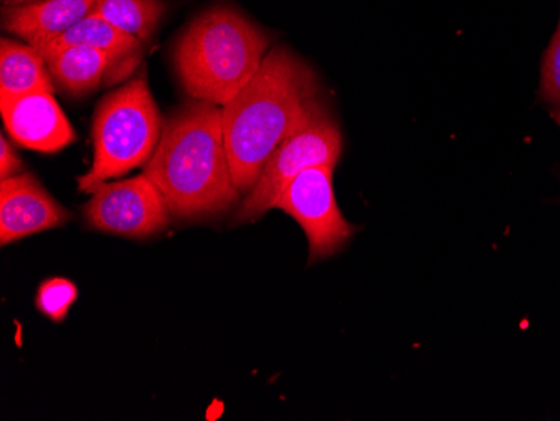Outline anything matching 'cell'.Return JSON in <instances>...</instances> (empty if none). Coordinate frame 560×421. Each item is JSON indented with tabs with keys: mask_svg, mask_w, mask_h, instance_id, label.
I'll use <instances>...</instances> for the list:
<instances>
[{
	"mask_svg": "<svg viewBox=\"0 0 560 421\" xmlns=\"http://www.w3.org/2000/svg\"><path fill=\"white\" fill-rule=\"evenodd\" d=\"M78 288L69 279L52 278L44 281L36 292V307L55 323H62L78 300Z\"/></svg>",
	"mask_w": 560,
	"mask_h": 421,
	"instance_id": "15",
	"label": "cell"
},
{
	"mask_svg": "<svg viewBox=\"0 0 560 421\" xmlns=\"http://www.w3.org/2000/svg\"><path fill=\"white\" fill-rule=\"evenodd\" d=\"M316 72L288 47H273L252 78L222 108L223 137L242 195L256 185L264 165L314 103Z\"/></svg>",
	"mask_w": 560,
	"mask_h": 421,
	"instance_id": "2",
	"label": "cell"
},
{
	"mask_svg": "<svg viewBox=\"0 0 560 421\" xmlns=\"http://www.w3.org/2000/svg\"><path fill=\"white\" fill-rule=\"evenodd\" d=\"M71 213L33 173L0 180V244L9 245L40 232L62 227Z\"/></svg>",
	"mask_w": 560,
	"mask_h": 421,
	"instance_id": "8",
	"label": "cell"
},
{
	"mask_svg": "<svg viewBox=\"0 0 560 421\" xmlns=\"http://www.w3.org/2000/svg\"><path fill=\"white\" fill-rule=\"evenodd\" d=\"M84 219L94 231L141 241L166 231L172 213L155 184L141 173L101 184L84 206Z\"/></svg>",
	"mask_w": 560,
	"mask_h": 421,
	"instance_id": "7",
	"label": "cell"
},
{
	"mask_svg": "<svg viewBox=\"0 0 560 421\" xmlns=\"http://www.w3.org/2000/svg\"><path fill=\"white\" fill-rule=\"evenodd\" d=\"M162 130L163 119L147 78L128 81L106 94L96 106L91 125L93 163L78 178V188L93 194L101 184L147 165Z\"/></svg>",
	"mask_w": 560,
	"mask_h": 421,
	"instance_id": "4",
	"label": "cell"
},
{
	"mask_svg": "<svg viewBox=\"0 0 560 421\" xmlns=\"http://www.w3.org/2000/svg\"><path fill=\"white\" fill-rule=\"evenodd\" d=\"M24 163L19 159L12 144L9 143L8 137H0V180L21 175Z\"/></svg>",
	"mask_w": 560,
	"mask_h": 421,
	"instance_id": "17",
	"label": "cell"
},
{
	"mask_svg": "<svg viewBox=\"0 0 560 421\" xmlns=\"http://www.w3.org/2000/svg\"><path fill=\"white\" fill-rule=\"evenodd\" d=\"M341 153V128L319 100L269 156L256 185L244 195L237 222L259 220L276 209L280 194L299 173L311 166H336Z\"/></svg>",
	"mask_w": 560,
	"mask_h": 421,
	"instance_id": "5",
	"label": "cell"
},
{
	"mask_svg": "<svg viewBox=\"0 0 560 421\" xmlns=\"http://www.w3.org/2000/svg\"><path fill=\"white\" fill-rule=\"evenodd\" d=\"M55 86L72 97L94 93L103 81H115V65L106 52L88 46H68L40 51Z\"/></svg>",
	"mask_w": 560,
	"mask_h": 421,
	"instance_id": "11",
	"label": "cell"
},
{
	"mask_svg": "<svg viewBox=\"0 0 560 421\" xmlns=\"http://www.w3.org/2000/svg\"><path fill=\"white\" fill-rule=\"evenodd\" d=\"M68 46H88L106 52L115 65V81L128 77L133 71L143 51V43L140 39L116 30L113 24L93 12L71 30L66 31L58 39L36 49L44 51V49H59Z\"/></svg>",
	"mask_w": 560,
	"mask_h": 421,
	"instance_id": "12",
	"label": "cell"
},
{
	"mask_svg": "<svg viewBox=\"0 0 560 421\" xmlns=\"http://www.w3.org/2000/svg\"><path fill=\"white\" fill-rule=\"evenodd\" d=\"M8 5H24L31 4V2H36V0H4Z\"/></svg>",
	"mask_w": 560,
	"mask_h": 421,
	"instance_id": "18",
	"label": "cell"
},
{
	"mask_svg": "<svg viewBox=\"0 0 560 421\" xmlns=\"http://www.w3.org/2000/svg\"><path fill=\"white\" fill-rule=\"evenodd\" d=\"M100 0H40L4 9V30L34 47L46 46L91 14Z\"/></svg>",
	"mask_w": 560,
	"mask_h": 421,
	"instance_id": "10",
	"label": "cell"
},
{
	"mask_svg": "<svg viewBox=\"0 0 560 421\" xmlns=\"http://www.w3.org/2000/svg\"><path fill=\"white\" fill-rule=\"evenodd\" d=\"M143 173L165 198L172 219H210L237 206L242 194L226 153L222 108L200 100L176 108L163 121Z\"/></svg>",
	"mask_w": 560,
	"mask_h": 421,
	"instance_id": "1",
	"label": "cell"
},
{
	"mask_svg": "<svg viewBox=\"0 0 560 421\" xmlns=\"http://www.w3.org/2000/svg\"><path fill=\"white\" fill-rule=\"evenodd\" d=\"M335 166H311L284 188L276 209L301 225L310 244V262L335 256L358 227L349 224L336 200Z\"/></svg>",
	"mask_w": 560,
	"mask_h": 421,
	"instance_id": "6",
	"label": "cell"
},
{
	"mask_svg": "<svg viewBox=\"0 0 560 421\" xmlns=\"http://www.w3.org/2000/svg\"><path fill=\"white\" fill-rule=\"evenodd\" d=\"M270 39L256 22L215 5L188 24L173 49V66L191 100L226 105L256 77Z\"/></svg>",
	"mask_w": 560,
	"mask_h": 421,
	"instance_id": "3",
	"label": "cell"
},
{
	"mask_svg": "<svg viewBox=\"0 0 560 421\" xmlns=\"http://www.w3.org/2000/svg\"><path fill=\"white\" fill-rule=\"evenodd\" d=\"M166 9L163 0H100L93 14L144 43L159 30Z\"/></svg>",
	"mask_w": 560,
	"mask_h": 421,
	"instance_id": "14",
	"label": "cell"
},
{
	"mask_svg": "<svg viewBox=\"0 0 560 421\" xmlns=\"http://www.w3.org/2000/svg\"><path fill=\"white\" fill-rule=\"evenodd\" d=\"M0 115L12 140L33 152L58 153L74 143V128L56 102L55 93L39 91L0 100Z\"/></svg>",
	"mask_w": 560,
	"mask_h": 421,
	"instance_id": "9",
	"label": "cell"
},
{
	"mask_svg": "<svg viewBox=\"0 0 560 421\" xmlns=\"http://www.w3.org/2000/svg\"><path fill=\"white\" fill-rule=\"evenodd\" d=\"M556 112H553V118H556V121L559 122L560 127V108H553Z\"/></svg>",
	"mask_w": 560,
	"mask_h": 421,
	"instance_id": "19",
	"label": "cell"
},
{
	"mask_svg": "<svg viewBox=\"0 0 560 421\" xmlns=\"http://www.w3.org/2000/svg\"><path fill=\"white\" fill-rule=\"evenodd\" d=\"M540 100L560 108V15L556 34L544 55L540 72Z\"/></svg>",
	"mask_w": 560,
	"mask_h": 421,
	"instance_id": "16",
	"label": "cell"
},
{
	"mask_svg": "<svg viewBox=\"0 0 560 421\" xmlns=\"http://www.w3.org/2000/svg\"><path fill=\"white\" fill-rule=\"evenodd\" d=\"M46 59L31 44L2 39L0 43V100H14L25 94L55 93Z\"/></svg>",
	"mask_w": 560,
	"mask_h": 421,
	"instance_id": "13",
	"label": "cell"
}]
</instances>
